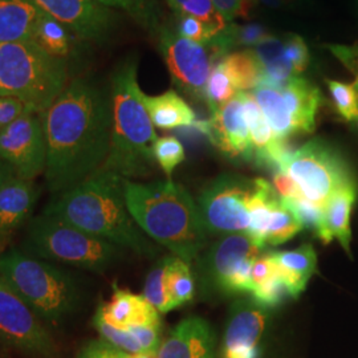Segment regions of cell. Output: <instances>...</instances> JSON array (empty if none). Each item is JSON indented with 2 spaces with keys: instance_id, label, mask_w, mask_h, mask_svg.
<instances>
[{
  "instance_id": "6da1fadb",
  "label": "cell",
  "mask_w": 358,
  "mask_h": 358,
  "mask_svg": "<svg viewBox=\"0 0 358 358\" xmlns=\"http://www.w3.org/2000/svg\"><path fill=\"white\" fill-rule=\"evenodd\" d=\"M43 118L47 137L45 182L50 192L60 195L105 165L112 134L110 88L76 77Z\"/></svg>"
},
{
  "instance_id": "7a4b0ae2",
  "label": "cell",
  "mask_w": 358,
  "mask_h": 358,
  "mask_svg": "<svg viewBox=\"0 0 358 358\" xmlns=\"http://www.w3.org/2000/svg\"><path fill=\"white\" fill-rule=\"evenodd\" d=\"M124 179L101 169L76 187L56 195L44 214L137 255L155 256L159 248L129 213Z\"/></svg>"
},
{
  "instance_id": "3957f363",
  "label": "cell",
  "mask_w": 358,
  "mask_h": 358,
  "mask_svg": "<svg viewBox=\"0 0 358 358\" xmlns=\"http://www.w3.org/2000/svg\"><path fill=\"white\" fill-rule=\"evenodd\" d=\"M129 213L153 242L187 264L207 245L208 232L190 194L173 180L136 183L124 179Z\"/></svg>"
},
{
  "instance_id": "277c9868",
  "label": "cell",
  "mask_w": 358,
  "mask_h": 358,
  "mask_svg": "<svg viewBox=\"0 0 358 358\" xmlns=\"http://www.w3.org/2000/svg\"><path fill=\"white\" fill-rule=\"evenodd\" d=\"M138 62L131 56L115 68L110 81L112 134L103 169L122 178H143L153 173L157 134L140 88Z\"/></svg>"
},
{
  "instance_id": "5b68a950",
  "label": "cell",
  "mask_w": 358,
  "mask_h": 358,
  "mask_svg": "<svg viewBox=\"0 0 358 358\" xmlns=\"http://www.w3.org/2000/svg\"><path fill=\"white\" fill-rule=\"evenodd\" d=\"M0 275L43 320H64L80 306L81 288L71 272L22 250L0 254Z\"/></svg>"
},
{
  "instance_id": "8992f818",
  "label": "cell",
  "mask_w": 358,
  "mask_h": 358,
  "mask_svg": "<svg viewBox=\"0 0 358 358\" xmlns=\"http://www.w3.org/2000/svg\"><path fill=\"white\" fill-rule=\"evenodd\" d=\"M69 83L68 62L32 41L0 44V94L11 96L44 113Z\"/></svg>"
},
{
  "instance_id": "52a82bcc",
  "label": "cell",
  "mask_w": 358,
  "mask_h": 358,
  "mask_svg": "<svg viewBox=\"0 0 358 358\" xmlns=\"http://www.w3.org/2000/svg\"><path fill=\"white\" fill-rule=\"evenodd\" d=\"M20 250L38 259L97 273L113 267L124 255V248L44 213L29 222Z\"/></svg>"
},
{
  "instance_id": "ba28073f",
  "label": "cell",
  "mask_w": 358,
  "mask_h": 358,
  "mask_svg": "<svg viewBox=\"0 0 358 358\" xmlns=\"http://www.w3.org/2000/svg\"><path fill=\"white\" fill-rule=\"evenodd\" d=\"M280 170L294 180L303 198L322 208L336 192L357 185L344 154L322 138H313L289 154Z\"/></svg>"
},
{
  "instance_id": "9c48e42d",
  "label": "cell",
  "mask_w": 358,
  "mask_h": 358,
  "mask_svg": "<svg viewBox=\"0 0 358 358\" xmlns=\"http://www.w3.org/2000/svg\"><path fill=\"white\" fill-rule=\"evenodd\" d=\"M263 247L248 232L230 234L198 257L199 289L206 294L251 292V268Z\"/></svg>"
},
{
  "instance_id": "30bf717a",
  "label": "cell",
  "mask_w": 358,
  "mask_h": 358,
  "mask_svg": "<svg viewBox=\"0 0 358 358\" xmlns=\"http://www.w3.org/2000/svg\"><path fill=\"white\" fill-rule=\"evenodd\" d=\"M255 179L223 174L213 180L201 194L198 208L208 234L230 235L248 232L250 199Z\"/></svg>"
},
{
  "instance_id": "8fae6325",
  "label": "cell",
  "mask_w": 358,
  "mask_h": 358,
  "mask_svg": "<svg viewBox=\"0 0 358 358\" xmlns=\"http://www.w3.org/2000/svg\"><path fill=\"white\" fill-rule=\"evenodd\" d=\"M157 38L174 85L194 100H205L206 85L214 63L222 60L217 50L183 38L170 24H165Z\"/></svg>"
},
{
  "instance_id": "7c38bea8",
  "label": "cell",
  "mask_w": 358,
  "mask_h": 358,
  "mask_svg": "<svg viewBox=\"0 0 358 358\" xmlns=\"http://www.w3.org/2000/svg\"><path fill=\"white\" fill-rule=\"evenodd\" d=\"M0 341L31 356L57 357V346L40 317L1 275Z\"/></svg>"
},
{
  "instance_id": "4fadbf2b",
  "label": "cell",
  "mask_w": 358,
  "mask_h": 358,
  "mask_svg": "<svg viewBox=\"0 0 358 358\" xmlns=\"http://www.w3.org/2000/svg\"><path fill=\"white\" fill-rule=\"evenodd\" d=\"M0 158L17 177L34 180L47 169V137L43 113L28 110L0 131Z\"/></svg>"
},
{
  "instance_id": "5bb4252c",
  "label": "cell",
  "mask_w": 358,
  "mask_h": 358,
  "mask_svg": "<svg viewBox=\"0 0 358 358\" xmlns=\"http://www.w3.org/2000/svg\"><path fill=\"white\" fill-rule=\"evenodd\" d=\"M35 3L83 41L103 44L113 34L118 19L117 13L94 0H35Z\"/></svg>"
},
{
  "instance_id": "9a60e30c",
  "label": "cell",
  "mask_w": 358,
  "mask_h": 358,
  "mask_svg": "<svg viewBox=\"0 0 358 358\" xmlns=\"http://www.w3.org/2000/svg\"><path fill=\"white\" fill-rule=\"evenodd\" d=\"M198 128L202 129L210 141L230 158L243 161L254 159L241 92L226 105L211 112L210 121L201 122Z\"/></svg>"
},
{
  "instance_id": "2e32d148",
  "label": "cell",
  "mask_w": 358,
  "mask_h": 358,
  "mask_svg": "<svg viewBox=\"0 0 358 358\" xmlns=\"http://www.w3.org/2000/svg\"><path fill=\"white\" fill-rule=\"evenodd\" d=\"M267 309L254 300H239L230 310L222 358H259V343L266 329Z\"/></svg>"
},
{
  "instance_id": "e0dca14e",
  "label": "cell",
  "mask_w": 358,
  "mask_h": 358,
  "mask_svg": "<svg viewBox=\"0 0 358 358\" xmlns=\"http://www.w3.org/2000/svg\"><path fill=\"white\" fill-rule=\"evenodd\" d=\"M215 334L202 317H187L177 324L161 343L157 358H214Z\"/></svg>"
},
{
  "instance_id": "ac0fdd59",
  "label": "cell",
  "mask_w": 358,
  "mask_h": 358,
  "mask_svg": "<svg viewBox=\"0 0 358 358\" xmlns=\"http://www.w3.org/2000/svg\"><path fill=\"white\" fill-rule=\"evenodd\" d=\"M241 96L243 100L244 115L252 143L254 159L260 165L279 171L284 161L291 154L287 149L285 141L280 140L269 127L268 121L256 103L252 92H241Z\"/></svg>"
},
{
  "instance_id": "d6986e66",
  "label": "cell",
  "mask_w": 358,
  "mask_h": 358,
  "mask_svg": "<svg viewBox=\"0 0 358 358\" xmlns=\"http://www.w3.org/2000/svg\"><path fill=\"white\" fill-rule=\"evenodd\" d=\"M38 195L34 180L17 176L0 186V242L8 241L29 220Z\"/></svg>"
},
{
  "instance_id": "ffe728a7",
  "label": "cell",
  "mask_w": 358,
  "mask_h": 358,
  "mask_svg": "<svg viewBox=\"0 0 358 358\" xmlns=\"http://www.w3.org/2000/svg\"><path fill=\"white\" fill-rule=\"evenodd\" d=\"M278 90L294 134L313 133L316 129V115L322 101L320 90L307 78L300 76L278 85Z\"/></svg>"
},
{
  "instance_id": "44dd1931",
  "label": "cell",
  "mask_w": 358,
  "mask_h": 358,
  "mask_svg": "<svg viewBox=\"0 0 358 358\" xmlns=\"http://www.w3.org/2000/svg\"><path fill=\"white\" fill-rule=\"evenodd\" d=\"M97 313L121 329L137 325H162L159 312L142 294H131L115 285L110 300L103 303Z\"/></svg>"
},
{
  "instance_id": "7402d4cb",
  "label": "cell",
  "mask_w": 358,
  "mask_h": 358,
  "mask_svg": "<svg viewBox=\"0 0 358 358\" xmlns=\"http://www.w3.org/2000/svg\"><path fill=\"white\" fill-rule=\"evenodd\" d=\"M275 269L287 287L288 294L296 299L301 294L317 269V254L310 244L292 251L268 252Z\"/></svg>"
},
{
  "instance_id": "603a6c76",
  "label": "cell",
  "mask_w": 358,
  "mask_h": 358,
  "mask_svg": "<svg viewBox=\"0 0 358 358\" xmlns=\"http://www.w3.org/2000/svg\"><path fill=\"white\" fill-rule=\"evenodd\" d=\"M357 194L358 185H350L333 195L324 208V227L319 238L324 244H329L334 239L338 241L349 256H352L350 215Z\"/></svg>"
},
{
  "instance_id": "cb8c5ba5",
  "label": "cell",
  "mask_w": 358,
  "mask_h": 358,
  "mask_svg": "<svg viewBox=\"0 0 358 358\" xmlns=\"http://www.w3.org/2000/svg\"><path fill=\"white\" fill-rule=\"evenodd\" d=\"M40 13L35 0H0V44L31 41Z\"/></svg>"
},
{
  "instance_id": "d4e9b609",
  "label": "cell",
  "mask_w": 358,
  "mask_h": 358,
  "mask_svg": "<svg viewBox=\"0 0 358 358\" xmlns=\"http://www.w3.org/2000/svg\"><path fill=\"white\" fill-rule=\"evenodd\" d=\"M143 103L154 128L170 130L190 127L195 122V113L192 106L176 90H166L158 96L143 94Z\"/></svg>"
},
{
  "instance_id": "484cf974",
  "label": "cell",
  "mask_w": 358,
  "mask_h": 358,
  "mask_svg": "<svg viewBox=\"0 0 358 358\" xmlns=\"http://www.w3.org/2000/svg\"><path fill=\"white\" fill-rule=\"evenodd\" d=\"M78 38L66 27L44 11L38 16L31 41L51 56L66 60L76 50Z\"/></svg>"
},
{
  "instance_id": "4316f807",
  "label": "cell",
  "mask_w": 358,
  "mask_h": 358,
  "mask_svg": "<svg viewBox=\"0 0 358 358\" xmlns=\"http://www.w3.org/2000/svg\"><path fill=\"white\" fill-rule=\"evenodd\" d=\"M279 199V192L272 187L269 182L263 178L255 179L254 192L250 199L251 224L248 234L255 239L256 243L260 244L262 247L266 245L272 210Z\"/></svg>"
},
{
  "instance_id": "83f0119b",
  "label": "cell",
  "mask_w": 358,
  "mask_h": 358,
  "mask_svg": "<svg viewBox=\"0 0 358 358\" xmlns=\"http://www.w3.org/2000/svg\"><path fill=\"white\" fill-rule=\"evenodd\" d=\"M108 8H118L129 16L154 38H158L165 27L164 10L159 0H94Z\"/></svg>"
},
{
  "instance_id": "f1b7e54d",
  "label": "cell",
  "mask_w": 358,
  "mask_h": 358,
  "mask_svg": "<svg viewBox=\"0 0 358 358\" xmlns=\"http://www.w3.org/2000/svg\"><path fill=\"white\" fill-rule=\"evenodd\" d=\"M251 92L273 133L282 141H287V138L294 136V129L289 117L287 115L282 106V97L278 87L267 83H260Z\"/></svg>"
},
{
  "instance_id": "f546056e",
  "label": "cell",
  "mask_w": 358,
  "mask_h": 358,
  "mask_svg": "<svg viewBox=\"0 0 358 358\" xmlns=\"http://www.w3.org/2000/svg\"><path fill=\"white\" fill-rule=\"evenodd\" d=\"M219 62L226 69L235 88L239 92H251L255 90L263 78L262 66L252 50L231 52Z\"/></svg>"
},
{
  "instance_id": "4dcf8cb0",
  "label": "cell",
  "mask_w": 358,
  "mask_h": 358,
  "mask_svg": "<svg viewBox=\"0 0 358 358\" xmlns=\"http://www.w3.org/2000/svg\"><path fill=\"white\" fill-rule=\"evenodd\" d=\"M269 36L268 31L260 24H234L229 23L227 27L210 41V47L217 50L220 57L223 59L226 55L236 47H255L262 40Z\"/></svg>"
},
{
  "instance_id": "1f68e13d",
  "label": "cell",
  "mask_w": 358,
  "mask_h": 358,
  "mask_svg": "<svg viewBox=\"0 0 358 358\" xmlns=\"http://www.w3.org/2000/svg\"><path fill=\"white\" fill-rule=\"evenodd\" d=\"M170 256L162 257L154 268L148 273L143 285V297L153 306L159 313H167L176 306L167 289V268Z\"/></svg>"
},
{
  "instance_id": "d6a6232c",
  "label": "cell",
  "mask_w": 358,
  "mask_h": 358,
  "mask_svg": "<svg viewBox=\"0 0 358 358\" xmlns=\"http://www.w3.org/2000/svg\"><path fill=\"white\" fill-rule=\"evenodd\" d=\"M301 230H304V227L300 219L296 217V214L288 206L285 205V202L280 196V199L276 202L272 210L266 244L280 245L292 239L294 235Z\"/></svg>"
},
{
  "instance_id": "836d02e7",
  "label": "cell",
  "mask_w": 358,
  "mask_h": 358,
  "mask_svg": "<svg viewBox=\"0 0 358 358\" xmlns=\"http://www.w3.org/2000/svg\"><path fill=\"white\" fill-rule=\"evenodd\" d=\"M167 289L176 308L189 303L194 296L195 282L190 264L177 256H170L167 268Z\"/></svg>"
},
{
  "instance_id": "e575fe53",
  "label": "cell",
  "mask_w": 358,
  "mask_h": 358,
  "mask_svg": "<svg viewBox=\"0 0 358 358\" xmlns=\"http://www.w3.org/2000/svg\"><path fill=\"white\" fill-rule=\"evenodd\" d=\"M166 3L173 13L190 15L205 23L213 38L229 24L217 13L211 0H166Z\"/></svg>"
},
{
  "instance_id": "d590c367",
  "label": "cell",
  "mask_w": 358,
  "mask_h": 358,
  "mask_svg": "<svg viewBox=\"0 0 358 358\" xmlns=\"http://www.w3.org/2000/svg\"><path fill=\"white\" fill-rule=\"evenodd\" d=\"M238 93L239 90L232 84L230 76L220 62L214 65L207 80L205 92V101L210 109V113L231 101Z\"/></svg>"
},
{
  "instance_id": "8d00e7d4",
  "label": "cell",
  "mask_w": 358,
  "mask_h": 358,
  "mask_svg": "<svg viewBox=\"0 0 358 358\" xmlns=\"http://www.w3.org/2000/svg\"><path fill=\"white\" fill-rule=\"evenodd\" d=\"M93 325L101 334L103 340L108 341L109 344L115 345V348H118L127 353H131V355L143 353L141 345L138 344L136 337L129 332L128 329H121V328H117L115 325L109 324L108 321L103 320L99 313H96L93 317Z\"/></svg>"
},
{
  "instance_id": "74e56055",
  "label": "cell",
  "mask_w": 358,
  "mask_h": 358,
  "mask_svg": "<svg viewBox=\"0 0 358 358\" xmlns=\"http://www.w3.org/2000/svg\"><path fill=\"white\" fill-rule=\"evenodd\" d=\"M153 155L155 162L170 177L174 169L185 161V148L176 137L166 136L154 142Z\"/></svg>"
},
{
  "instance_id": "f35d334b",
  "label": "cell",
  "mask_w": 358,
  "mask_h": 358,
  "mask_svg": "<svg viewBox=\"0 0 358 358\" xmlns=\"http://www.w3.org/2000/svg\"><path fill=\"white\" fill-rule=\"evenodd\" d=\"M327 84L338 115L346 121H356L358 117V92L356 87L340 81H327Z\"/></svg>"
},
{
  "instance_id": "ab89813d",
  "label": "cell",
  "mask_w": 358,
  "mask_h": 358,
  "mask_svg": "<svg viewBox=\"0 0 358 358\" xmlns=\"http://www.w3.org/2000/svg\"><path fill=\"white\" fill-rule=\"evenodd\" d=\"M285 205L288 206L296 217L300 219L304 229L312 230L317 238H320L324 227V208L308 202L301 195L294 198H282Z\"/></svg>"
},
{
  "instance_id": "60d3db41",
  "label": "cell",
  "mask_w": 358,
  "mask_h": 358,
  "mask_svg": "<svg viewBox=\"0 0 358 358\" xmlns=\"http://www.w3.org/2000/svg\"><path fill=\"white\" fill-rule=\"evenodd\" d=\"M284 53L292 65L296 76H300L309 65V50L304 38L296 34H284Z\"/></svg>"
},
{
  "instance_id": "b9f144b4",
  "label": "cell",
  "mask_w": 358,
  "mask_h": 358,
  "mask_svg": "<svg viewBox=\"0 0 358 358\" xmlns=\"http://www.w3.org/2000/svg\"><path fill=\"white\" fill-rule=\"evenodd\" d=\"M174 19L176 20L173 26L176 27L179 35L183 38L206 45H208L213 40V35L210 34L208 28L199 19L183 13H174Z\"/></svg>"
},
{
  "instance_id": "7bdbcfd3",
  "label": "cell",
  "mask_w": 358,
  "mask_h": 358,
  "mask_svg": "<svg viewBox=\"0 0 358 358\" xmlns=\"http://www.w3.org/2000/svg\"><path fill=\"white\" fill-rule=\"evenodd\" d=\"M251 294L254 296L256 301L260 303L262 306L273 308L276 307L279 303H282L284 296L288 294V291H287L285 284L282 282L275 269L273 275L269 278L268 280H266L259 287H256Z\"/></svg>"
},
{
  "instance_id": "ee69618b",
  "label": "cell",
  "mask_w": 358,
  "mask_h": 358,
  "mask_svg": "<svg viewBox=\"0 0 358 358\" xmlns=\"http://www.w3.org/2000/svg\"><path fill=\"white\" fill-rule=\"evenodd\" d=\"M128 331L136 337L145 355L157 356L161 346V325H137Z\"/></svg>"
},
{
  "instance_id": "f6af8a7d",
  "label": "cell",
  "mask_w": 358,
  "mask_h": 358,
  "mask_svg": "<svg viewBox=\"0 0 358 358\" xmlns=\"http://www.w3.org/2000/svg\"><path fill=\"white\" fill-rule=\"evenodd\" d=\"M217 13L226 23H232L238 17H247L254 0H211Z\"/></svg>"
},
{
  "instance_id": "bcb514c9",
  "label": "cell",
  "mask_w": 358,
  "mask_h": 358,
  "mask_svg": "<svg viewBox=\"0 0 358 358\" xmlns=\"http://www.w3.org/2000/svg\"><path fill=\"white\" fill-rule=\"evenodd\" d=\"M31 110L26 103L20 100L0 94V131L10 127L19 117Z\"/></svg>"
},
{
  "instance_id": "7dc6e473",
  "label": "cell",
  "mask_w": 358,
  "mask_h": 358,
  "mask_svg": "<svg viewBox=\"0 0 358 358\" xmlns=\"http://www.w3.org/2000/svg\"><path fill=\"white\" fill-rule=\"evenodd\" d=\"M127 352L109 344L103 338L92 340L81 348L77 358H125Z\"/></svg>"
},
{
  "instance_id": "c3c4849f",
  "label": "cell",
  "mask_w": 358,
  "mask_h": 358,
  "mask_svg": "<svg viewBox=\"0 0 358 358\" xmlns=\"http://www.w3.org/2000/svg\"><path fill=\"white\" fill-rule=\"evenodd\" d=\"M329 48L349 71H352L358 76V47L331 45Z\"/></svg>"
},
{
  "instance_id": "681fc988",
  "label": "cell",
  "mask_w": 358,
  "mask_h": 358,
  "mask_svg": "<svg viewBox=\"0 0 358 358\" xmlns=\"http://www.w3.org/2000/svg\"><path fill=\"white\" fill-rule=\"evenodd\" d=\"M13 176H16V173L13 171V167L8 164H6L1 158H0V186L7 180V179L13 178Z\"/></svg>"
},
{
  "instance_id": "f907efd6",
  "label": "cell",
  "mask_w": 358,
  "mask_h": 358,
  "mask_svg": "<svg viewBox=\"0 0 358 358\" xmlns=\"http://www.w3.org/2000/svg\"><path fill=\"white\" fill-rule=\"evenodd\" d=\"M259 1H262L269 8H280L282 6V0H259Z\"/></svg>"
},
{
  "instance_id": "816d5d0a",
  "label": "cell",
  "mask_w": 358,
  "mask_h": 358,
  "mask_svg": "<svg viewBox=\"0 0 358 358\" xmlns=\"http://www.w3.org/2000/svg\"><path fill=\"white\" fill-rule=\"evenodd\" d=\"M125 358H157V357H154V356H149V355H143V353H141V355H131V353H127V356H125Z\"/></svg>"
},
{
  "instance_id": "f5cc1de1",
  "label": "cell",
  "mask_w": 358,
  "mask_h": 358,
  "mask_svg": "<svg viewBox=\"0 0 358 358\" xmlns=\"http://www.w3.org/2000/svg\"><path fill=\"white\" fill-rule=\"evenodd\" d=\"M291 1H296V0H282V3H291Z\"/></svg>"
},
{
  "instance_id": "db71d44e",
  "label": "cell",
  "mask_w": 358,
  "mask_h": 358,
  "mask_svg": "<svg viewBox=\"0 0 358 358\" xmlns=\"http://www.w3.org/2000/svg\"><path fill=\"white\" fill-rule=\"evenodd\" d=\"M355 87H356V90H357V92H358V76H357V80H356V84H355Z\"/></svg>"
},
{
  "instance_id": "11a10c76",
  "label": "cell",
  "mask_w": 358,
  "mask_h": 358,
  "mask_svg": "<svg viewBox=\"0 0 358 358\" xmlns=\"http://www.w3.org/2000/svg\"><path fill=\"white\" fill-rule=\"evenodd\" d=\"M356 122H357V128H358V117L356 118Z\"/></svg>"
}]
</instances>
